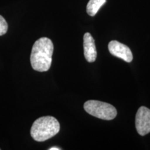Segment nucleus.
I'll list each match as a JSON object with an SVG mask.
<instances>
[{
	"label": "nucleus",
	"instance_id": "obj_8",
	"mask_svg": "<svg viewBox=\"0 0 150 150\" xmlns=\"http://www.w3.org/2000/svg\"><path fill=\"white\" fill-rule=\"evenodd\" d=\"M8 31V24L3 16H0V36L6 34Z\"/></svg>",
	"mask_w": 150,
	"mask_h": 150
},
{
	"label": "nucleus",
	"instance_id": "obj_1",
	"mask_svg": "<svg viewBox=\"0 0 150 150\" xmlns=\"http://www.w3.org/2000/svg\"><path fill=\"white\" fill-rule=\"evenodd\" d=\"M53 52L54 45L50 38L42 37L35 41L30 57L33 70L38 72H46L50 70Z\"/></svg>",
	"mask_w": 150,
	"mask_h": 150
},
{
	"label": "nucleus",
	"instance_id": "obj_10",
	"mask_svg": "<svg viewBox=\"0 0 150 150\" xmlns=\"http://www.w3.org/2000/svg\"></svg>",
	"mask_w": 150,
	"mask_h": 150
},
{
	"label": "nucleus",
	"instance_id": "obj_4",
	"mask_svg": "<svg viewBox=\"0 0 150 150\" xmlns=\"http://www.w3.org/2000/svg\"><path fill=\"white\" fill-rule=\"evenodd\" d=\"M136 128L140 136L150 133V109L145 106L138 108L136 115Z\"/></svg>",
	"mask_w": 150,
	"mask_h": 150
},
{
	"label": "nucleus",
	"instance_id": "obj_5",
	"mask_svg": "<svg viewBox=\"0 0 150 150\" xmlns=\"http://www.w3.org/2000/svg\"><path fill=\"white\" fill-rule=\"evenodd\" d=\"M108 50L112 56L131 63L133 60V54L131 50L127 45L118 41L112 40L108 44Z\"/></svg>",
	"mask_w": 150,
	"mask_h": 150
},
{
	"label": "nucleus",
	"instance_id": "obj_2",
	"mask_svg": "<svg viewBox=\"0 0 150 150\" xmlns=\"http://www.w3.org/2000/svg\"><path fill=\"white\" fill-rule=\"evenodd\" d=\"M60 131V124L52 116L37 119L31 129V136L37 142H44L56 136Z\"/></svg>",
	"mask_w": 150,
	"mask_h": 150
},
{
	"label": "nucleus",
	"instance_id": "obj_7",
	"mask_svg": "<svg viewBox=\"0 0 150 150\" xmlns=\"http://www.w3.org/2000/svg\"><path fill=\"white\" fill-rule=\"evenodd\" d=\"M106 0H90L86 7V11L90 16H95Z\"/></svg>",
	"mask_w": 150,
	"mask_h": 150
},
{
	"label": "nucleus",
	"instance_id": "obj_9",
	"mask_svg": "<svg viewBox=\"0 0 150 150\" xmlns=\"http://www.w3.org/2000/svg\"><path fill=\"white\" fill-rule=\"evenodd\" d=\"M60 149H61V148H59L57 147H51L49 149V150H60Z\"/></svg>",
	"mask_w": 150,
	"mask_h": 150
},
{
	"label": "nucleus",
	"instance_id": "obj_6",
	"mask_svg": "<svg viewBox=\"0 0 150 150\" xmlns=\"http://www.w3.org/2000/svg\"><path fill=\"white\" fill-rule=\"evenodd\" d=\"M83 50L85 59L89 63H93L97 58V50L95 40L90 33L83 35Z\"/></svg>",
	"mask_w": 150,
	"mask_h": 150
},
{
	"label": "nucleus",
	"instance_id": "obj_3",
	"mask_svg": "<svg viewBox=\"0 0 150 150\" xmlns=\"http://www.w3.org/2000/svg\"><path fill=\"white\" fill-rule=\"evenodd\" d=\"M84 109L90 115L104 120H111L117 115V110L108 103L89 100L84 103Z\"/></svg>",
	"mask_w": 150,
	"mask_h": 150
}]
</instances>
